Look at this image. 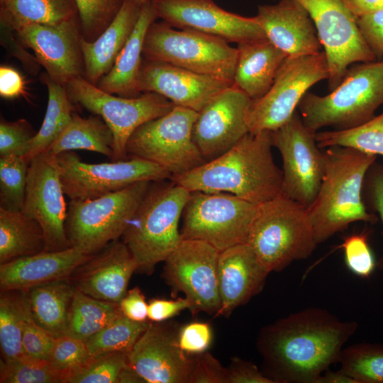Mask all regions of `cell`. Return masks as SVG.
<instances>
[{
  "label": "cell",
  "instance_id": "6da1fadb",
  "mask_svg": "<svg viewBox=\"0 0 383 383\" xmlns=\"http://www.w3.org/2000/svg\"><path fill=\"white\" fill-rule=\"evenodd\" d=\"M357 323L340 320L326 310L308 308L261 329L257 348L262 372L274 383H316L338 362Z\"/></svg>",
  "mask_w": 383,
  "mask_h": 383
},
{
  "label": "cell",
  "instance_id": "7a4b0ae2",
  "mask_svg": "<svg viewBox=\"0 0 383 383\" xmlns=\"http://www.w3.org/2000/svg\"><path fill=\"white\" fill-rule=\"evenodd\" d=\"M272 146L271 131L249 132L218 157L170 179L190 192H226L260 204L282 194Z\"/></svg>",
  "mask_w": 383,
  "mask_h": 383
},
{
  "label": "cell",
  "instance_id": "3957f363",
  "mask_svg": "<svg viewBox=\"0 0 383 383\" xmlns=\"http://www.w3.org/2000/svg\"><path fill=\"white\" fill-rule=\"evenodd\" d=\"M325 172L318 192L307 208L318 245L354 222H374L362 200L366 175L376 155L333 146L323 152Z\"/></svg>",
  "mask_w": 383,
  "mask_h": 383
},
{
  "label": "cell",
  "instance_id": "277c9868",
  "mask_svg": "<svg viewBox=\"0 0 383 383\" xmlns=\"http://www.w3.org/2000/svg\"><path fill=\"white\" fill-rule=\"evenodd\" d=\"M190 192L172 181L152 182L123 235L138 270L150 274L182 240L179 222Z\"/></svg>",
  "mask_w": 383,
  "mask_h": 383
},
{
  "label": "cell",
  "instance_id": "5b68a950",
  "mask_svg": "<svg viewBox=\"0 0 383 383\" xmlns=\"http://www.w3.org/2000/svg\"><path fill=\"white\" fill-rule=\"evenodd\" d=\"M383 104V60L349 67L340 84L326 95L306 92L298 110L303 123L316 133L325 127L343 130L373 117Z\"/></svg>",
  "mask_w": 383,
  "mask_h": 383
},
{
  "label": "cell",
  "instance_id": "8992f818",
  "mask_svg": "<svg viewBox=\"0 0 383 383\" xmlns=\"http://www.w3.org/2000/svg\"><path fill=\"white\" fill-rule=\"evenodd\" d=\"M247 243L270 272L308 258L318 245L307 208L282 194L258 205Z\"/></svg>",
  "mask_w": 383,
  "mask_h": 383
},
{
  "label": "cell",
  "instance_id": "52a82bcc",
  "mask_svg": "<svg viewBox=\"0 0 383 383\" xmlns=\"http://www.w3.org/2000/svg\"><path fill=\"white\" fill-rule=\"evenodd\" d=\"M237 48L216 36L189 29H175L153 22L146 33L143 55L233 84Z\"/></svg>",
  "mask_w": 383,
  "mask_h": 383
},
{
  "label": "cell",
  "instance_id": "ba28073f",
  "mask_svg": "<svg viewBox=\"0 0 383 383\" xmlns=\"http://www.w3.org/2000/svg\"><path fill=\"white\" fill-rule=\"evenodd\" d=\"M152 182L86 200H71L65 230L71 246L94 255L121 238Z\"/></svg>",
  "mask_w": 383,
  "mask_h": 383
},
{
  "label": "cell",
  "instance_id": "9c48e42d",
  "mask_svg": "<svg viewBox=\"0 0 383 383\" xmlns=\"http://www.w3.org/2000/svg\"><path fill=\"white\" fill-rule=\"evenodd\" d=\"M255 204L226 192H191L182 213V239L204 241L219 252L247 243Z\"/></svg>",
  "mask_w": 383,
  "mask_h": 383
},
{
  "label": "cell",
  "instance_id": "30bf717a",
  "mask_svg": "<svg viewBox=\"0 0 383 383\" xmlns=\"http://www.w3.org/2000/svg\"><path fill=\"white\" fill-rule=\"evenodd\" d=\"M198 112L174 106L165 115L139 126L126 144L128 158L155 163L172 176L192 170L206 161L192 138Z\"/></svg>",
  "mask_w": 383,
  "mask_h": 383
},
{
  "label": "cell",
  "instance_id": "8fae6325",
  "mask_svg": "<svg viewBox=\"0 0 383 383\" xmlns=\"http://www.w3.org/2000/svg\"><path fill=\"white\" fill-rule=\"evenodd\" d=\"M65 87L73 104L100 116L111 130L114 138L112 161L128 159L126 144L133 133L145 123L165 115L174 106L170 100L153 92H144L134 98L111 94L84 77L72 79Z\"/></svg>",
  "mask_w": 383,
  "mask_h": 383
},
{
  "label": "cell",
  "instance_id": "7c38bea8",
  "mask_svg": "<svg viewBox=\"0 0 383 383\" xmlns=\"http://www.w3.org/2000/svg\"><path fill=\"white\" fill-rule=\"evenodd\" d=\"M328 77L323 50L311 55L288 56L267 93L252 100L247 115L249 132L274 131L284 125L308 90Z\"/></svg>",
  "mask_w": 383,
  "mask_h": 383
},
{
  "label": "cell",
  "instance_id": "4fadbf2b",
  "mask_svg": "<svg viewBox=\"0 0 383 383\" xmlns=\"http://www.w3.org/2000/svg\"><path fill=\"white\" fill-rule=\"evenodd\" d=\"M56 156L64 192L71 200L95 199L139 182L163 181L172 176L162 167L137 157L91 164L72 151Z\"/></svg>",
  "mask_w": 383,
  "mask_h": 383
},
{
  "label": "cell",
  "instance_id": "5bb4252c",
  "mask_svg": "<svg viewBox=\"0 0 383 383\" xmlns=\"http://www.w3.org/2000/svg\"><path fill=\"white\" fill-rule=\"evenodd\" d=\"M307 11L326 56L331 91L350 65L375 61L345 0H294Z\"/></svg>",
  "mask_w": 383,
  "mask_h": 383
},
{
  "label": "cell",
  "instance_id": "9a60e30c",
  "mask_svg": "<svg viewBox=\"0 0 383 383\" xmlns=\"http://www.w3.org/2000/svg\"><path fill=\"white\" fill-rule=\"evenodd\" d=\"M272 145L283 163L282 194L308 208L315 199L324 172V153L315 133L303 123L296 111L291 119L271 131Z\"/></svg>",
  "mask_w": 383,
  "mask_h": 383
},
{
  "label": "cell",
  "instance_id": "2e32d148",
  "mask_svg": "<svg viewBox=\"0 0 383 383\" xmlns=\"http://www.w3.org/2000/svg\"><path fill=\"white\" fill-rule=\"evenodd\" d=\"M219 252L204 241L182 239L164 261L163 277L173 291L185 295L194 315L205 312L216 316L221 308Z\"/></svg>",
  "mask_w": 383,
  "mask_h": 383
},
{
  "label": "cell",
  "instance_id": "e0dca14e",
  "mask_svg": "<svg viewBox=\"0 0 383 383\" xmlns=\"http://www.w3.org/2000/svg\"><path fill=\"white\" fill-rule=\"evenodd\" d=\"M65 195L57 156L46 151L32 159L21 211L40 226L45 240V251L72 247L65 230L67 206Z\"/></svg>",
  "mask_w": 383,
  "mask_h": 383
},
{
  "label": "cell",
  "instance_id": "ac0fdd59",
  "mask_svg": "<svg viewBox=\"0 0 383 383\" xmlns=\"http://www.w3.org/2000/svg\"><path fill=\"white\" fill-rule=\"evenodd\" d=\"M157 18L179 29H189L241 43L266 38L256 16L227 11L212 0H152Z\"/></svg>",
  "mask_w": 383,
  "mask_h": 383
},
{
  "label": "cell",
  "instance_id": "d6986e66",
  "mask_svg": "<svg viewBox=\"0 0 383 383\" xmlns=\"http://www.w3.org/2000/svg\"><path fill=\"white\" fill-rule=\"evenodd\" d=\"M251 101L233 84L198 112L192 138L206 162L226 152L249 133L247 115Z\"/></svg>",
  "mask_w": 383,
  "mask_h": 383
},
{
  "label": "cell",
  "instance_id": "ffe728a7",
  "mask_svg": "<svg viewBox=\"0 0 383 383\" xmlns=\"http://www.w3.org/2000/svg\"><path fill=\"white\" fill-rule=\"evenodd\" d=\"M150 323L128 353L130 367L148 383H189L194 357L184 352L174 323Z\"/></svg>",
  "mask_w": 383,
  "mask_h": 383
},
{
  "label": "cell",
  "instance_id": "44dd1931",
  "mask_svg": "<svg viewBox=\"0 0 383 383\" xmlns=\"http://www.w3.org/2000/svg\"><path fill=\"white\" fill-rule=\"evenodd\" d=\"M14 30L55 82L65 86L72 79L84 77L82 35L76 18L56 25L29 23Z\"/></svg>",
  "mask_w": 383,
  "mask_h": 383
},
{
  "label": "cell",
  "instance_id": "7402d4cb",
  "mask_svg": "<svg viewBox=\"0 0 383 383\" xmlns=\"http://www.w3.org/2000/svg\"><path fill=\"white\" fill-rule=\"evenodd\" d=\"M143 60L138 78L140 93L158 94L174 104L199 112L233 83L160 61Z\"/></svg>",
  "mask_w": 383,
  "mask_h": 383
},
{
  "label": "cell",
  "instance_id": "603a6c76",
  "mask_svg": "<svg viewBox=\"0 0 383 383\" xmlns=\"http://www.w3.org/2000/svg\"><path fill=\"white\" fill-rule=\"evenodd\" d=\"M138 270L135 258L123 242L115 240L79 266L70 278L77 289L95 299L119 304Z\"/></svg>",
  "mask_w": 383,
  "mask_h": 383
},
{
  "label": "cell",
  "instance_id": "cb8c5ba5",
  "mask_svg": "<svg viewBox=\"0 0 383 383\" xmlns=\"http://www.w3.org/2000/svg\"><path fill=\"white\" fill-rule=\"evenodd\" d=\"M269 273L247 243L220 251L218 279L221 308L216 316L228 317L237 307L258 294Z\"/></svg>",
  "mask_w": 383,
  "mask_h": 383
},
{
  "label": "cell",
  "instance_id": "d4e9b609",
  "mask_svg": "<svg viewBox=\"0 0 383 383\" xmlns=\"http://www.w3.org/2000/svg\"><path fill=\"white\" fill-rule=\"evenodd\" d=\"M91 255L72 246L62 250L43 251L1 264V291H27L68 279Z\"/></svg>",
  "mask_w": 383,
  "mask_h": 383
},
{
  "label": "cell",
  "instance_id": "484cf974",
  "mask_svg": "<svg viewBox=\"0 0 383 383\" xmlns=\"http://www.w3.org/2000/svg\"><path fill=\"white\" fill-rule=\"evenodd\" d=\"M266 38L288 56L315 55L322 48L315 26L304 7L294 0L260 6L255 16Z\"/></svg>",
  "mask_w": 383,
  "mask_h": 383
},
{
  "label": "cell",
  "instance_id": "4316f807",
  "mask_svg": "<svg viewBox=\"0 0 383 383\" xmlns=\"http://www.w3.org/2000/svg\"><path fill=\"white\" fill-rule=\"evenodd\" d=\"M141 6L133 0H123L111 24L97 38L88 42L82 37L84 77L90 83L97 86L100 79L111 70L133 32Z\"/></svg>",
  "mask_w": 383,
  "mask_h": 383
},
{
  "label": "cell",
  "instance_id": "83f0119b",
  "mask_svg": "<svg viewBox=\"0 0 383 383\" xmlns=\"http://www.w3.org/2000/svg\"><path fill=\"white\" fill-rule=\"evenodd\" d=\"M233 84L252 100L265 95L288 57L267 38L238 43Z\"/></svg>",
  "mask_w": 383,
  "mask_h": 383
},
{
  "label": "cell",
  "instance_id": "f1b7e54d",
  "mask_svg": "<svg viewBox=\"0 0 383 383\" xmlns=\"http://www.w3.org/2000/svg\"><path fill=\"white\" fill-rule=\"evenodd\" d=\"M157 18L150 1L142 5L137 23L111 70L104 75L97 87L119 96L134 98L141 95L138 78L143 62L145 37Z\"/></svg>",
  "mask_w": 383,
  "mask_h": 383
},
{
  "label": "cell",
  "instance_id": "f546056e",
  "mask_svg": "<svg viewBox=\"0 0 383 383\" xmlns=\"http://www.w3.org/2000/svg\"><path fill=\"white\" fill-rule=\"evenodd\" d=\"M75 289L76 287L68 279L26 291L33 318L55 338L66 334L69 310Z\"/></svg>",
  "mask_w": 383,
  "mask_h": 383
},
{
  "label": "cell",
  "instance_id": "4dcf8cb0",
  "mask_svg": "<svg viewBox=\"0 0 383 383\" xmlns=\"http://www.w3.org/2000/svg\"><path fill=\"white\" fill-rule=\"evenodd\" d=\"M45 250L39 223L21 211L0 208V264Z\"/></svg>",
  "mask_w": 383,
  "mask_h": 383
},
{
  "label": "cell",
  "instance_id": "1f68e13d",
  "mask_svg": "<svg viewBox=\"0 0 383 383\" xmlns=\"http://www.w3.org/2000/svg\"><path fill=\"white\" fill-rule=\"evenodd\" d=\"M113 143L111 130L100 116L84 118L73 113L66 127L47 151L57 155L67 151L86 150L102 154L112 160Z\"/></svg>",
  "mask_w": 383,
  "mask_h": 383
},
{
  "label": "cell",
  "instance_id": "d6a6232c",
  "mask_svg": "<svg viewBox=\"0 0 383 383\" xmlns=\"http://www.w3.org/2000/svg\"><path fill=\"white\" fill-rule=\"evenodd\" d=\"M75 0H4L1 2V23L13 30L29 24L56 25L75 19Z\"/></svg>",
  "mask_w": 383,
  "mask_h": 383
},
{
  "label": "cell",
  "instance_id": "836d02e7",
  "mask_svg": "<svg viewBox=\"0 0 383 383\" xmlns=\"http://www.w3.org/2000/svg\"><path fill=\"white\" fill-rule=\"evenodd\" d=\"M42 82L48 89V104L42 125L31 140L24 156L28 162L48 150L66 127L74 113L73 103L65 85L55 82L47 74L43 76Z\"/></svg>",
  "mask_w": 383,
  "mask_h": 383
},
{
  "label": "cell",
  "instance_id": "e575fe53",
  "mask_svg": "<svg viewBox=\"0 0 383 383\" xmlns=\"http://www.w3.org/2000/svg\"><path fill=\"white\" fill-rule=\"evenodd\" d=\"M121 313L118 304L95 299L76 288L65 335L86 342Z\"/></svg>",
  "mask_w": 383,
  "mask_h": 383
},
{
  "label": "cell",
  "instance_id": "d590c367",
  "mask_svg": "<svg viewBox=\"0 0 383 383\" xmlns=\"http://www.w3.org/2000/svg\"><path fill=\"white\" fill-rule=\"evenodd\" d=\"M315 138L320 148L341 146L383 156V112L350 128L319 131Z\"/></svg>",
  "mask_w": 383,
  "mask_h": 383
},
{
  "label": "cell",
  "instance_id": "8d00e7d4",
  "mask_svg": "<svg viewBox=\"0 0 383 383\" xmlns=\"http://www.w3.org/2000/svg\"><path fill=\"white\" fill-rule=\"evenodd\" d=\"M26 302V291L1 292L0 345L5 361L24 354L22 339Z\"/></svg>",
  "mask_w": 383,
  "mask_h": 383
},
{
  "label": "cell",
  "instance_id": "74e56055",
  "mask_svg": "<svg viewBox=\"0 0 383 383\" xmlns=\"http://www.w3.org/2000/svg\"><path fill=\"white\" fill-rule=\"evenodd\" d=\"M150 321H134L122 313L86 341L92 356L106 353H128Z\"/></svg>",
  "mask_w": 383,
  "mask_h": 383
},
{
  "label": "cell",
  "instance_id": "f35d334b",
  "mask_svg": "<svg viewBox=\"0 0 383 383\" xmlns=\"http://www.w3.org/2000/svg\"><path fill=\"white\" fill-rule=\"evenodd\" d=\"M338 362L340 370L357 383H383V345L360 343L344 348Z\"/></svg>",
  "mask_w": 383,
  "mask_h": 383
},
{
  "label": "cell",
  "instance_id": "ab89813d",
  "mask_svg": "<svg viewBox=\"0 0 383 383\" xmlns=\"http://www.w3.org/2000/svg\"><path fill=\"white\" fill-rule=\"evenodd\" d=\"M28 165L24 156L0 157V208L22 210Z\"/></svg>",
  "mask_w": 383,
  "mask_h": 383
},
{
  "label": "cell",
  "instance_id": "60d3db41",
  "mask_svg": "<svg viewBox=\"0 0 383 383\" xmlns=\"http://www.w3.org/2000/svg\"><path fill=\"white\" fill-rule=\"evenodd\" d=\"M128 365V353H106L92 357L84 365L62 377V383H118Z\"/></svg>",
  "mask_w": 383,
  "mask_h": 383
},
{
  "label": "cell",
  "instance_id": "b9f144b4",
  "mask_svg": "<svg viewBox=\"0 0 383 383\" xmlns=\"http://www.w3.org/2000/svg\"><path fill=\"white\" fill-rule=\"evenodd\" d=\"M0 382L62 383V374L48 360L23 354L10 360H1Z\"/></svg>",
  "mask_w": 383,
  "mask_h": 383
},
{
  "label": "cell",
  "instance_id": "7bdbcfd3",
  "mask_svg": "<svg viewBox=\"0 0 383 383\" xmlns=\"http://www.w3.org/2000/svg\"><path fill=\"white\" fill-rule=\"evenodd\" d=\"M82 37L88 42L97 38L111 24L123 0H75Z\"/></svg>",
  "mask_w": 383,
  "mask_h": 383
},
{
  "label": "cell",
  "instance_id": "ee69618b",
  "mask_svg": "<svg viewBox=\"0 0 383 383\" xmlns=\"http://www.w3.org/2000/svg\"><path fill=\"white\" fill-rule=\"evenodd\" d=\"M92 355L87 343L68 335L55 338L47 360L62 377L86 364Z\"/></svg>",
  "mask_w": 383,
  "mask_h": 383
},
{
  "label": "cell",
  "instance_id": "f6af8a7d",
  "mask_svg": "<svg viewBox=\"0 0 383 383\" xmlns=\"http://www.w3.org/2000/svg\"><path fill=\"white\" fill-rule=\"evenodd\" d=\"M36 133L26 119L0 121V157L25 156Z\"/></svg>",
  "mask_w": 383,
  "mask_h": 383
},
{
  "label": "cell",
  "instance_id": "bcb514c9",
  "mask_svg": "<svg viewBox=\"0 0 383 383\" xmlns=\"http://www.w3.org/2000/svg\"><path fill=\"white\" fill-rule=\"evenodd\" d=\"M340 247L344 251L346 266L353 273L361 277H367L372 273L375 260L363 233L347 236Z\"/></svg>",
  "mask_w": 383,
  "mask_h": 383
},
{
  "label": "cell",
  "instance_id": "7dc6e473",
  "mask_svg": "<svg viewBox=\"0 0 383 383\" xmlns=\"http://www.w3.org/2000/svg\"><path fill=\"white\" fill-rule=\"evenodd\" d=\"M55 338V336L34 321L27 299L22 339L24 354L36 359L47 360Z\"/></svg>",
  "mask_w": 383,
  "mask_h": 383
},
{
  "label": "cell",
  "instance_id": "c3c4849f",
  "mask_svg": "<svg viewBox=\"0 0 383 383\" xmlns=\"http://www.w3.org/2000/svg\"><path fill=\"white\" fill-rule=\"evenodd\" d=\"M212 340V330L208 323L190 322L179 328V345L188 355H197L206 352Z\"/></svg>",
  "mask_w": 383,
  "mask_h": 383
},
{
  "label": "cell",
  "instance_id": "681fc988",
  "mask_svg": "<svg viewBox=\"0 0 383 383\" xmlns=\"http://www.w3.org/2000/svg\"><path fill=\"white\" fill-rule=\"evenodd\" d=\"M189 383H228L227 369L206 351L195 355Z\"/></svg>",
  "mask_w": 383,
  "mask_h": 383
},
{
  "label": "cell",
  "instance_id": "f907efd6",
  "mask_svg": "<svg viewBox=\"0 0 383 383\" xmlns=\"http://www.w3.org/2000/svg\"><path fill=\"white\" fill-rule=\"evenodd\" d=\"M360 33L377 58L383 57V9L357 18Z\"/></svg>",
  "mask_w": 383,
  "mask_h": 383
},
{
  "label": "cell",
  "instance_id": "816d5d0a",
  "mask_svg": "<svg viewBox=\"0 0 383 383\" xmlns=\"http://www.w3.org/2000/svg\"><path fill=\"white\" fill-rule=\"evenodd\" d=\"M226 369L228 383H274L255 364L238 357L231 358Z\"/></svg>",
  "mask_w": 383,
  "mask_h": 383
},
{
  "label": "cell",
  "instance_id": "f5cc1de1",
  "mask_svg": "<svg viewBox=\"0 0 383 383\" xmlns=\"http://www.w3.org/2000/svg\"><path fill=\"white\" fill-rule=\"evenodd\" d=\"M15 30L9 26L1 23V43L11 55L21 62L24 67L30 74L38 72L40 64L35 55H30L23 48L25 46L18 38H13Z\"/></svg>",
  "mask_w": 383,
  "mask_h": 383
},
{
  "label": "cell",
  "instance_id": "db71d44e",
  "mask_svg": "<svg viewBox=\"0 0 383 383\" xmlns=\"http://www.w3.org/2000/svg\"><path fill=\"white\" fill-rule=\"evenodd\" d=\"M189 308V302L185 297L172 300L152 299L148 302V318L151 322H165Z\"/></svg>",
  "mask_w": 383,
  "mask_h": 383
},
{
  "label": "cell",
  "instance_id": "11a10c76",
  "mask_svg": "<svg viewBox=\"0 0 383 383\" xmlns=\"http://www.w3.org/2000/svg\"><path fill=\"white\" fill-rule=\"evenodd\" d=\"M26 81L15 68L1 65L0 67V96L12 99L27 96Z\"/></svg>",
  "mask_w": 383,
  "mask_h": 383
},
{
  "label": "cell",
  "instance_id": "9f6ffc18",
  "mask_svg": "<svg viewBox=\"0 0 383 383\" xmlns=\"http://www.w3.org/2000/svg\"><path fill=\"white\" fill-rule=\"evenodd\" d=\"M118 305L121 313L129 319L138 322L148 321V303L140 288L134 287L128 290Z\"/></svg>",
  "mask_w": 383,
  "mask_h": 383
},
{
  "label": "cell",
  "instance_id": "6f0895ef",
  "mask_svg": "<svg viewBox=\"0 0 383 383\" xmlns=\"http://www.w3.org/2000/svg\"><path fill=\"white\" fill-rule=\"evenodd\" d=\"M365 179L371 204L383 222V167L374 165V163L368 170ZM381 267L383 269V258Z\"/></svg>",
  "mask_w": 383,
  "mask_h": 383
},
{
  "label": "cell",
  "instance_id": "680465c9",
  "mask_svg": "<svg viewBox=\"0 0 383 383\" xmlns=\"http://www.w3.org/2000/svg\"><path fill=\"white\" fill-rule=\"evenodd\" d=\"M346 3L357 18L364 15L383 9V0H345Z\"/></svg>",
  "mask_w": 383,
  "mask_h": 383
},
{
  "label": "cell",
  "instance_id": "91938a15",
  "mask_svg": "<svg viewBox=\"0 0 383 383\" xmlns=\"http://www.w3.org/2000/svg\"><path fill=\"white\" fill-rule=\"evenodd\" d=\"M316 383H357V382L341 370L337 372L327 370L319 377Z\"/></svg>",
  "mask_w": 383,
  "mask_h": 383
},
{
  "label": "cell",
  "instance_id": "94428289",
  "mask_svg": "<svg viewBox=\"0 0 383 383\" xmlns=\"http://www.w3.org/2000/svg\"><path fill=\"white\" fill-rule=\"evenodd\" d=\"M145 382L143 379L128 365L122 371L118 383Z\"/></svg>",
  "mask_w": 383,
  "mask_h": 383
},
{
  "label": "cell",
  "instance_id": "6125c7cd",
  "mask_svg": "<svg viewBox=\"0 0 383 383\" xmlns=\"http://www.w3.org/2000/svg\"><path fill=\"white\" fill-rule=\"evenodd\" d=\"M135 2L138 4L139 5L142 6L145 4V3L150 1V0H133Z\"/></svg>",
  "mask_w": 383,
  "mask_h": 383
},
{
  "label": "cell",
  "instance_id": "be15d7a7",
  "mask_svg": "<svg viewBox=\"0 0 383 383\" xmlns=\"http://www.w3.org/2000/svg\"><path fill=\"white\" fill-rule=\"evenodd\" d=\"M3 1H4V0H0L1 2Z\"/></svg>",
  "mask_w": 383,
  "mask_h": 383
}]
</instances>
